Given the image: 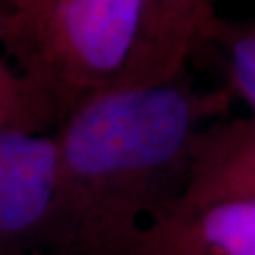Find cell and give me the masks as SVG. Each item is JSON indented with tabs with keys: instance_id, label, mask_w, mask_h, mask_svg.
Returning <instances> with one entry per match:
<instances>
[{
	"instance_id": "cell-1",
	"label": "cell",
	"mask_w": 255,
	"mask_h": 255,
	"mask_svg": "<svg viewBox=\"0 0 255 255\" xmlns=\"http://www.w3.org/2000/svg\"><path fill=\"white\" fill-rule=\"evenodd\" d=\"M229 102V91H199L185 74L80 102L55 132L59 182L40 250L140 255L178 208L202 132Z\"/></svg>"
},
{
	"instance_id": "cell-2",
	"label": "cell",
	"mask_w": 255,
	"mask_h": 255,
	"mask_svg": "<svg viewBox=\"0 0 255 255\" xmlns=\"http://www.w3.org/2000/svg\"><path fill=\"white\" fill-rule=\"evenodd\" d=\"M11 49L66 110L112 87L138 49L146 0H13Z\"/></svg>"
},
{
	"instance_id": "cell-3",
	"label": "cell",
	"mask_w": 255,
	"mask_h": 255,
	"mask_svg": "<svg viewBox=\"0 0 255 255\" xmlns=\"http://www.w3.org/2000/svg\"><path fill=\"white\" fill-rule=\"evenodd\" d=\"M59 182L55 134L0 132V255L40 250Z\"/></svg>"
},
{
	"instance_id": "cell-4",
	"label": "cell",
	"mask_w": 255,
	"mask_h": 255,
	"mask_svg": "<svg viewBox=\"0 0 255 255\" xmlns=\"http://www.w3.org/2000/svg\"><path fill=\"white\" fill-rule=\"evenodd\" d=\"M255 201V116L221 119L202 132L178 208Z\"/></svg>"
},
{
	"instance_id": "cell-5",
	"label": "cell",
	"mask_w": 255,
	"mask_h": 255,
	"mask_svg": "<svg viewBox=\"0 0 255 255\" xmlns=\"http://www.w3.org/2000/svg\"><path fill=\"white\" fill-rule=\"evenodd\" d=\"M212 17L214 0H146L138 49L116 83H157L183 76Z\"/></svg>"
},
{
	"instance_id": "cell-6",
	"label": "cell",
	"mask_w": 255,
	"mask_h": 255,
	"mask_svg": "<svg viewBox=\"0 0 255 255\" xmlns=\"http://www.w3.org/2000/svg\"><path fill=\"white\" fill-rule=\"evenodd\" d=\"M140 255H255V201L176 208Z\"/></svg>"
},
{
	"instance_id": "cell-7",
	"label": "cell",
	"mask_w": 255,
	"mask_h": 255,
	"mask_svg": "<svg viewBox=\"0 0 255 255\" xmlns=\"http://www.w3.org/2000/svg\"><path fill=\"white\" fill-rule=\"evenodd\" d=\"M64 118L66 110L46 83L0 61V132H44Z\"/></svg>"
},
{
	"instance_id": "cell-8",
	"label": "cell",
	"mask_w": 255,
	"mask_h": 255,
	"mask_svg": "<svg viewBox=\"0 0 255 255\" xmlns=\"http://www.w3.org/2000/svg\"><path fill=\"white\" fill-rule=\"evenodd\" d=\"M201 44L218 53L229 91L246 102L255 116V21H227L214 15L202 30Z\"/></svg>"
},
{
	"instance_id": "cell-9",
	"label": "cell",
	"mask_w": 255,
	"mask_h": 255,
	"mask_svg": "<svg viewBox=\"0 0 255 255\" xmlns=\"http://www.w3.org/2000/svg\"><path fill=\"white\" fill-rule=\"evenodd\" d=\"M21 30V15L13 0H0V42L13 46Z\"/></svg>"
}]
</instances>
